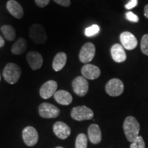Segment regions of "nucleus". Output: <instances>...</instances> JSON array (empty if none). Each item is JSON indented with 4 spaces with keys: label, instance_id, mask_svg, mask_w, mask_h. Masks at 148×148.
I'll list each match as a JSON object with an SVG mask.
<instances>
[{
    "label": "nucleus",
    "instance_id": "1",
    "mask_svg": "<svg viewBox=\"0 0 148 148\" xmlns=\"http://www.w3.org/2000/svg\"><path fill=\"white\" fill-rule=\"evenodd\" d=\"M123 131L127 139L132 143L138 136L140 131L139 123L134 116H127L123 123Z\"/></svg>",
    "mask_w": 148,
    "mask_h": 148
},
{
    "label": "nucleus",
    "instance_id": "2",
    "mask_svg": "<svg viewBox=\"0 0 148 148\" xmlns=\"http://www.w3.org/2000/svg\"><path fill=\"white\" fill-rule=\"evenodd\" d=\"M21 75V69L16 64L8 63L3 71V78L9 84H15L18 81Z\"/></svg>",
    "mask_w": 148,
    "mask_h": 148
},
{
    "label": "nucleus",
    "instance_id": "3",
    "mask_svg": "<svg viewBox=\"0 0 148 148\" xmlns=\"http://www.w3.org/2000/svg\"><path fill=\"white\" fill-rule=\"evenodd\" d=\"M29 37L35 43L42 44L47 41V36L43 26L40 24H34L29 28Z\"/></svg>",
    "mask_w": 148,
    "mask_h": 148
},
{
    "label": "nucleus",
    "instance_id": "4",
    "mask_svg": "<svg viewBox=\"0 0 148 148\" xmlns=\"http://www.w3.org/2000/svg\"><path fill=\"white\" fill-rule=\"evenodd\" d=\"M71 116L76 121H83L92 119L94 114L91 109L85 106L74 107L72 109Z\"/></svg>",
    "mask_w": 148,
    "mask_h": 148
},
{
    "label": "nucleus",
    "instance_id": "5",
    "mask_svg": "<svg viewBox=\"0 0 148 148\" xmlns=\"http://www.w3.org/2000/svg\"><path fill=\"white\" fill-rule=\"evenodd\" d=\"M105 89L108 95L112 97H116L123 93L124 90V85L119 79L113 78L107 82Z\"/></svg>",
    "mask_w": 148,
    "mask_h": 148
},
{
    "label": "nucleus",
    "instance_id": "6",
    "mask_svg": "<svg viewBox=\"0 0 148 148\" xmlns=\"http://www.w3.org/2000/svg\"><path fill=\"white\" fill-rule=\"evenodd\" d=\"M40 116L45 119L56 118L60 114V110L58 107L49 103H42L38 107Z\"/></svg>",
    "mask_w": 148,
    "mask_h": 148
},
{
    "label": "nucleus",
    "instance_id": "7",
    "mask_svg": "<svg viewBox=\"0 0 148 148\" xmlns=\"http://www.w3.org/2000/svg\"><path fill=\"white\" fill-rule=\"evenodd\" d=\"M72 87L76 95L83 97L87 93L88 90V82L85 77L78 76L75 77L72 82Z\"/></svg>",
    "mask_w": 148,
    "mask_h": 148
},
{
    "label": "nucleus",
    "instance_id": "8",
    "mask_svg": "<svg viewBox=\"0 0 148 148\" xmlns=\"http://www.w3.org/2000/svg\"><path fill=\"white\" fill-rule=\"evenodd\" d=\"M95 54V47L91 42H86L79 51V60L83 63H88L93 59Z\"/></svg>",
    "mask_w": 148,
    "mask_h": 148
},
{
    "label": "nucleus",
    "instance_id": "9",
    "mask_svg": "<svg viewBox=\"0 0 148 148\" xmlns=\"http://www.w3.org/2000/svg\"><path fill=\"white\" fill-rule=\"evenodd\" d=\"M24 143L29 147L36 145L38 140V134L36 130L32 126L25 127L22 132Z\"/></svg>",
    "mask_w": 148,
    "mask_h": 148
},
{
    "label": "nucleus",
    "instance_id": "10",
    "mask_svg": "<svg viewBox=\"0 0 148 148\" xmlns=\"http://www.w3.org/2000/svg\"><path fill=\"white\" fill-rule=\"evenodd\" d=\"M58 84L54 80H49L42 85L40 88V95L43 99H49L56 92Z\"/></svg>",
    "mask_w": 148,
    "mask_h": 148
},
{
    "label": "nucleus",
    "instance_id": "11",
    "mask_svg": "<svg viewBox=\"0 0 148 148\" xmlns=\"http://www.w3.org/2000/svg\"><path fill=\"white\" fill-rule=\"evenodd\" d=\"M120 40L123 48L127 50H132L136 47L138 42L132 33L129 32H123L120 35Z\"/></svg>",
    "mask_w": 148,
    "mask_h": 148
},
{
    "label": "nucleus",
    "instance_id": "12",
    "mask_svg": "<svg viewBox=\"0 0 148 148\" xmlns=\"http://www.w3.org/2000/svg\"><path fill=\"white\" fill-rule=\"evenodd\" d=\"M26 59L31 69L34 71L40 69L43 63V58L41 54L35 51H29L27 53Z\"/></svg>",
    "mask_w": 148,
    "mask_h": 148
},
{
    "label": "nucleus",
    "instance_id": "13",
    "mask_svg": "<svg viewBox=\"0 0 148 148\" xmlns=\"http://www.w3.org/2000/svg\"><path fill=\"white\" fill-rule=\"evenodd\" d=\"M53 130L56 136L60 139H66L71 134V129L62 121H58L54 123L53 127Z\"/></svg>",
    "mask_w": 148,
    "mask_h": 148
},
{
    "label": "nucleus",
    "instance_id": "14",
    "mask_svg": "<svg viewBox=\"0 0 148 148\" xmlns=\"http://www.w3.org/2000/svg\"><path fill=\"white\" fill-rule=\"evenodd\" d=\"M81 72L83 77L88 79H97L101 74V71L98 66L90 64H85L82 66Z\"/></svg>",
    "mask_w": 148,
    "mask_h": 148
},
{
    "label": "nucleus",
    "instance_id": "15",
    "mask_svg": "<svg viewBox=\"0 0 148 148\" xmlns=\"http://www.w3.org/2000/svg\"><path fill=\"white\" fill-rule=\"evenodd\" d=\"M111 56L114 61L118 63L124 62L126 60L127 56L124 50V48L120 44H114L110 49Z\"/></svg>",
    "mask_w": 148,
    "mask_h": 148
},
{
    "label": "nucleus",
    "instance_id": "16",
    "mask_svg": "<svg viewBox=\"0 0 148 148\" xmlns=\"http://www.w3.org/2000/svg\"><path fill=\"white\" fill-rule=\"evenodd\" d=\"M6 8L9 12L16 18H21L23 16V10L21 5L15 0H9L7 2Z\"/></svg>",
    "mask_w": 148,
    "mask_h": 148
},
{
    "label": "nucleus",
    "instance_id": "17",
    "mask_svg": "<svg viewBox=\"0 0 148 148\" xmlns=\"http://www.w3.org/2000/svg\"><path fill=\"white\" fill-rule=\"evenodd\" d=\"M88 136L90 141L93 144H97L101 140V132L97 124H91L88 130Z\"/></svg>",
    "mask_w": 148,
    "mask_h": 148
},
{
    "label": "nucleus",
    "instance_id": "18",
    "mask_svg": "<svg viewBox=\"0 0 148 148\" xmlns=\"http://www.w3.org/2000/svg\"><path fill=\"white\" fill-rule=\"evenodd\" d=\"M55 100L61 105H69L72 102L73 98L69 92L64 90H58L53 95Z\"/></svg>",
    "mask_w": 148,
    "mask_h": 148
},
{
    "label": "nucleus",
    "instance_id": "19",
    "mask_svg": "<svg viewBox=\"0 0 148 148\" xmlns=\"http://www.w3.org/2000/svg\"><path fill=\"white\" fill-rule=\"evenodd\" d=\"M66 62V55L64 52H59L53 60L52 67L54 71H59L63 69Z\"/></svg>",
    "mask_w": 148,
    "mask_h": 148
},
{
    "label": "nucleus",
    "instance_id": "20",
    "mask_svg": "<svg viewBox=\"0 0 148 148\" xmlns=\"http://www.w3.org/2000/svg\"><path fill=\"white\" fill-rule=\"evenodd\" d=\"M27 49V42L25 38H19L12 45L11 51L13 54L20 55L24 53Z\"/></svg>",
    "mask_w": 148,
    "mask_h": 148
},
{
    "label": "nucleus",
    "instance_id": "21",
    "mask_svg": "<svg viewBox=\"0 0 148 148\" xmlns=\"http://www.w3.org/2000/svg\"><path fill=\"white\" fill-rule=\"evenodd\" d=\"M1 30L2 32L3 36H5V38L7 40H14L16 36L15 34V30L13 28V27H12L11 25H4L1 27Z\"/></svg>",
    "mask_w": 148,
    "mask_h": 148
},
{
    "label": "nucleus",
    "instance_id": "22",
    "mask_svg": "<svg viewBox=\"0 0 148 148\" xmlns=\"http://www.w3.org/2000/svg\"><path fill=\"white\" fill-rule=\"evenodd\" d=\"M87 147V136L84 134H79L75 140V148Z\"/></svg>",
    "mask_w": 148,
    "mask_h": 148
},
{
    "label": "nucleus",
    "instance_id": "23",
    "mask_svg": "<svg viewBox=\"0 0 148 148\" xmlns=\"http://www.w3.org/2000/svg\"><path fill=\"white\" fill-rule=\"evenodd\" d=\"M99 29L100 28L97 25H92L85 29V35L88 37L93 36L99 33Z\"/></svg>",
    "mask_w": 148,
    "mask_h": 148
},
{
    "label": "nucleus",
    "instance_id": "24",
    "mask_svg": "<svg viewBox=\"0 0 148 148\" xmlns=\"http://www.w3.org/2000/svg\"><path fill=\"white\" fill-rule=\"evenodd\" d=\"M130 148H145V142L142 136H138L134 141L131 143Z\"/></svg>",
    "mask_w": 148,
    "mask_h": 148
},
{
    "label": "nucleus",
    "instance_id": "25",
    "mask_svg": "<svg viewBox=\"0 0 148 148\" xmlns=\"http://www.w3.org/2000/svg\"><path fill=\"white\" fill-rule=\"evenodd\" d=\"M140 49L144 54L148 56V34H145L142 38L140 42Z\"/></svg>",
    "mask_w": 148,
    "mask_h": 148
},
{
    "label": "nucleus",
    "instance_id": "26",
    "mask_svg": "<svg viewBox=\"0 0 148 148\" xmlns=\"http://www.w3.org/2000/svg\"><path fill=\"white\" fill-rule=\"evenodd\" d=\"M125 16H126L127 19L130 21L134 22V23H137L138 22V16H136V14L133 13L132 12H127L125 14Z\"/></svg>",
    "mask_w": 148,
    "mask_h": 148
},
{
    "label": "nucleus",
    "instance_id": "27",
    "mask_svg": "<svg viewBox=\"0 0 148 148\" xmlns=\"http://www.w3.org/2000/svg\"><path fill=\"white\" fill-rule=\"evenodd\" d=\"M138 5V0H130L129 2L125 4V8L130 10V9H132L134 7H136Z\"/></svg>",
    "mask_w": 148,
    "mask_h": 148
},
{
    "label": "nucleus",
    "instance_id": "28",
    "mask_svg": "<svg viewBox=\"0 0 148 148\" xmlns=\"http://www.w3.org/2000/svg\"><path fill=\"white\" fill-rule=\"evenodd\" d=\"M56 3L64 7H68L71 4L70 0H53Z\"/></svg>",
    "mask_w": 148,
    "mask_h": 148
},
{
    "label": "nucleus",
    "instance_id": "29",
    "mask_svg": "<svg viewBox=\"0 0 148 148\" xmlns=\"http://www.w3.org/2000/svg\"><path fill=\"white\" fill-rule=\"evenodd\" d=\"M49 2V0H35V3L40 8H44L46 5H48Z\"/></svg>",
    "mask_w": 148,
    "mask_h": 148
},
{
    "label": "nucleus",
    "instance_id": "30",
    "mask_svg": "<svg viewBox=\"0 0 148 148\" xmlns=\"http://www.w3.org/2000/svg\"><path fill=\"white\" fill-rule=\"evenodd\" d=\"M144 15L146 18H148V4L146 5L144 8Z\"/></svg>",
    "mask_w": 148,
    "mask_h": 148
},
{
    "label": "nucleus",
    "instance_id": "31",
    "mask_svg": "<svg viewBox=\"0 0 148 148\" xmlns=\"http://www.w3.org/2000/svg\"><path fill=\"white\" fill-rule=\"evenodd\" d=\"M4 43H5V42H4V40H3V38L0 36V47H2L4 45Z\"/></svg>",
    "mask_w": 148,
    "mask_h": 148
},
{
    "label": "nucleus",
    "instance_id": "32",
    "mask_svg": "<svg viewBox=\"0 0 148 148\" xmlns=\"http://www.w3.org/2000/svg\"><path fill=\"white\" fill-rule=\"evenodd\" d=\"M56 148H64V147H56Z\"/></svg>",
    "mask_w": 148,
    "mask_h": 148
},
{
    "label": "nucleus",
    "instance_id": "33",
    "mask_svg": "<svg viewBox=\"0 0 148 148\" xmlns=\"http://www.w3.org/2000/svg\"><path fill=\"white\" fill-rule=\"evenodd\" d=\"M0 80H1V75H0Z\"/></svg>",
    "mask_w": 148,
    "mask_h": 148
}]
</instances>
